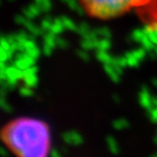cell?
I'll list each match as a JSON object with an SVG mask.
<instances>
[{"instance_id": "1", "label": "cell", "mask_w": 157, "mask_h": 157, "mask_svg": "<svg viewBox=\"0 0 157 157\" xmlns=\"http://www.w3.org/2000/svg\"><path fill=\"white\" fill-rule=\"evenodd\" d=\"M0 143L12 157H51L52 130L42 118L21 115L0 127Z\"/></svg>"}, {"instance_id": "2", "label": "cell", "mask_w": 157, "mask_h": 157, "mask_svg": "<svg viewBox=\"0 0 157 157\" xmlns=\"http://www.w3.org/2000/svg\"><path fill=\"white\" fill-rule=\"evenodd\" d=\"M82 10L88 17L99 21L117 18L134 9L137 12L151 0H78Z\"/></svg>"}, {"instance_id": "3", "label": "cell", "mask_w": 157, "mask_h": 157, "mask_svg": "<svg viewBox=\"0 0 157 157\" xmlns=\"http://www.w3.org/2000/svg\"><path fill=\"white\" fill-rule=\"evenodd\" d=\"M138 13L149 30L157 34V0H151L149 4L138 11Z\"/></svg>"}]
</instances>
